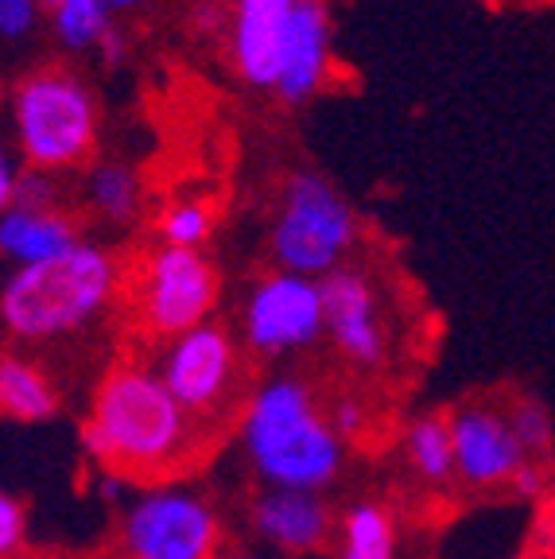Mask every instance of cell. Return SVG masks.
<instances>
[{"mask_svg": "<svg viewBox=\"0 0 555 559\" xmlns=\"http://www.w3.org/2000/svg\"><path fill=\"white\" fill-rule=\"evenodd\" d=\"M229 27V4H210V0H199L191 9V32L199 35H214L222 32L226 35Z\"/></svg>", "mask_w": 555, "mask_h": 559, "instance_id": "obj_30", "label": "cell"}, {"mask_svg": "<svg viewBox=\"0 0 555 559\" xmlns=\"http://www.w3.org/2000/svg\"><path fill=\"white\" fill-rule=\"evenodd\" d=\"M237 338L257 361H287L311 354L327 338L322 280L269 269L252 276L237 304Z\"/></svg>", "mask_w": 555, "mask_h": 559, "instance_id": "obj_8", "label": "cell"}, {"mask_svg": "<svg viewBox=\"0 0 555 559\" xmlns=\"http://www.w3.org/2000/svg\"><path fill=\"white\" fill-rule=\"evenodd\" d=\"M357 237H362V222H357L354 202L327 175L315 167H295L284 175L269 234H264L272 269L327 280L330 272L350 264Z\"/></svg>", "mask_w": 555, "mask_h": 559, "instance_id": "obj_5", "label": "cell"}, {"mask_svg": "<svg viewBox=\"0 0 555 559\" xmlns=\"http://www.w3.org/2000/svg\"><path fill=\"white\" fill-rule=\"evenodd\" d=\"M0 412L9 424H24V428L51 424L62 412V393L55 377L24 349H9L0 358Z\"/></svg>", "mask_w": 555, "mask_h": 559, "instance_id": "obj_16", "label": "cell"}, {"mask_svg": "<svg viewBox=\"0 0 555 559\" xmlns=\"http://www.w3.org/2000/svg\"><path fill=\"white\" fill-rule=\"evenodd\" d=\"M24 171H27V164L20 159V152L9 144V148L0 152V210L12 206V199H16V187H20V179H24Z\"/></svg>", "mask_w": 555, "mask_h": 559, "instance_id": "obj_29", "label": "cell"}, {"mask_svg": "<svg viewBox=\"0 0 555 559\" xmlns=\"http://www.w3.org/2000/svg\"><path fill=\"white\" fill-rule=\"evenodd\" d=\"M222 559H264V556H252V551H234V556H222Z\"/></svg>", "mask_w": 555, "mask_h": 559, "instance_id": "obj_33", "label": "cell"}, {"mask_svg": "<svg viewBox=\"0 0 555 559\" xmlns=\"http://www.w3.org/2000/svg\"><path fill=\"white\" fill-rule=\"evenodd\" d=\"M97 55H102L105 67H121V62L129 59V32H125L121 24H114L109 35L102 39V47H97Z\"/></svg>", "mask_w": 555, "mask_h": 559, "instance_id": "obj_31", "label": "cell"}, {"mask_svg": "<svg viewBox=\"0 0 555 559\" xmlns=\"http://www.w3.org/2000/svg\"><path fill=\"white\" fill-rule=\"evenodd\" d=\"M234 431L245 466L264 489L327 493L346 474L350 443L322 393L299 373H269L252 384Z\"/></svg>", "mask_w": 555, "mask_h": 559, "instance_id": "obj_2", "label": "cell"}, {"mask_svg": "<svg viewBox=\"0 0 555 559\" xmlns=\"http://www.w3.org/2000/svg\"><path fill=\"white\" fill-rule=\"evenodd\" d=\"M82 222L70 210H0V257L9 269H32L82 241Z\"/></svg>", "mask_w": 555, "mask_h": 559, "instance_id": "obj_15", "label": "cell"}, {"mask_svg": "<svg viewBox=\"0 0 555 559\" xmlns=\"http://www.w3.org/2000/svg\"><path fill=\"white\" fill-rule=\"evenodd\" d=\"M249 533L284 559H315L334 548L339 540V513L327 501V493L307 489H264L245 506Z\"/></svg>", "mask_w": 555, "mask_h": 559, "instance_id": "obj_13", "label": "cell"}, {"mask_svg": "<svg viewBox=\"0 0 555 559\" xmlns=\"http://www.w3.org/2000/svg\"><path fill=\"white\" fill-rule=\"evenodd\" d=\"M210 447V431L194 424L147 361H125L97 381L90 416L79 424V451L90 463L114 466L140 486L167 481Z\"/></svg>", "mask_w": 555, "mask_h": 559, "instance_id": "obj_1", "label": "cell"}, {"mask_svg": "<svg viewBox=\"0 0 555 559\" xmlns=\"http://www.w3.org/2000/svg\"><path fill=\"white\" fill-rule=\"evenodd\" d=\"M39 4H44V9H47V12H51V9H55V4H59V0H39Z\"/></svg>", "mask_w": 555, "mask_h": 559, "instance_id": "obj_34", "label": "cell"}, {"mask_svg": "<svg viewBox=\"0 0 555 559\" xmlns=\"http://www.w3.org/2000/svg\"><path fill=\"white\" fill-rule=\"evenodd\" d=\"M117 536L125 559H222L226 521L210 493L167 478L132 493Z\"/></svg>", "mask_w": 555, "mask_h": 559, "instance_id": "obj_7", "label": "cell"}, {"mask_svg": "<svg viewBox=\"0 0 555 559\" xmlns=\"http://www.w3.org/2000/svg\"><path fill=\"white\" fill-rule=\"evenodd\" d=\"M121 288V257L105 241L82 237L55 261L9 269L0 284V326L16 346H51L102 323Z\"/></svg>", "mask_w": 555, "mask_h": 559, "instance_id": "obj_3", "label": "cell"}, {"mask_svg": "<svg viewBox=\"0 0 555 559\" xmlns=\"http://www.w3.org/2000/svg\"><path fill=\"white\" fill-rule=\"evenodd\" d=\"M330 419H334V428L350 447L374 431V412H369V404L362 396H334L330 401Z\"/></svg>", "mask_w": 555, "mask_h": 559, "instance_id": "obj_24", "label": "cell"}, {"mask_svg": "<svg viewBox=\"0 0 555 559\" xmlns=\"http://www.w3.org/2000/svg\"><path fill=\"white\" fill-rule=\"evenodd\" d=\"M334 559H400V521L385 501L357 498L339 513Z\"/></svg>", "mask_w": 555, "mask_h": 559, "instance_id": "obj_19", "label": "cell"}, {"mask_svg": "<svg viewBox=\"0 0 555 559\" xmlns=\"http://www.w3.org/2000/svg\"><path fill=\"white\" fill-rule=\"evenodd\" d=\"M327 299V342L357 369H381L389 361V326H385L377 280L362 264H342L322 280Z\"/></svg>", "mask_w": 555, "mask_h": 559, "instance_id": "obj_12", "label": "cell"}, {"mask_svg": "<svg viewBox=\"0 0 555 559\" xmlns=\"http://www.w3.org/2000/svg\"><path fill=\"white\" fill-rule=\"evenodd\" d=\"M505 408H509L512 431H517V439L524 443V451L544 463L547 454H552V447H555L552 408H547L544 401H536V396H517V401H509Z\"/></svg>", "mask_w": 555, "mask_h": 559, "instance_id": "obj_22", "label": "cell"}, {"mask_svg": "<svg viewBox=\"0 0 555 559\" xmlns=\"http://www.w3.org/2000/svg\"><path fill=\"white\" fill-rule=\"evenodd\" d=\"M330 67H334V20H330L327 0H299L287 44L284 74H280L276 102L287 109H304L327 90Z\"/></svg>", "mask_w": 555, "mask_h": 559, "instance_id": "obj_14", "label": "cell"}, {"mask_svg": "<svg viewBox=\"0 0 555 559\" xmlns=\"http://www.w3.org/2000/svg\"><path fill=\"white\" fill-rule=\"evenodd\" d=\"M47 24L59 51L67 55H97L109 27L117 24V12L109 0H59L47 12Z\"/></svg>", "mask_w": 555, "mask_h": 559, "instance_id": "obj_20", "label": "cell"}, {"mask_svg": "<svg viewBox=\"0 0 555 559\" xmlns=\"http://www.w3.org/2000/svg\"><path fill=\"white\" fill-rule=\"evenodd\" d=\"M12 148L44 175L86 171L102 140V102L70 62H35L9 90Z\"/></svg>", "mask_w": 555, "mask_h": 559, "instance_id": "obj_4", "label": "cell"}, {"mask_svg": "<svg viewBox=\"0 0 555 559\" xmlns=\"http://www.w3.org/2000/svg\"><path fill=\"white\" fill-rule=\"evenodd\" d=\"M226 59L252 94H276L299 0H226Z\"/></svg>", "mask_w": 555, "mask_h": 559, "instance_id": "obj_11", "label": "cell"}, {"mask_svg": "<svg viewBox=\"0 0 555 559\" xmlns=\"http://www.w3.org/2000/svg\"><path fill=\"white\" fill-rule=\"evenodd\" d=\"M547 486H552V471H547L540 459H529V463L521 466V474L512 478V493L521 501H540L547 493Z\"/></svg>", "mask_w": 555, "mask_h": 559, "instance_id": "obj_28", "label": "cell"}, {"mask_svg": "<svg viewBox=\"0 0 555 559\" xmlns=\"http://www.w3.org/2000/svg\"><path fill=\"white\" fill-rule=\"evenodd\" d=\"M454 436V466H459V486L474 493H494L512 486L521 466L532 454L512 431L509 408L494 401H467L447 412Z\"/></svg>", "mask_w": 555, "mask_h": 559, "instance_id": "obj_10", "label": "cell"}, {"mask_svg": "<svg viewBox=\"0 0 555 559\" xmlns=\"http://www.w3.org/2000/svg\"><path fill=\"white\" fill-rule=\"evenodd\" d=\"M12 206H20V210H59V183H55V175H44V171H35V167H27L24 179H20V187H16Z\"/></svg>", "mask_w": 555, "mask_h": 559, "instance_id": "obj_26", "label": "cell"}, {"mask_svg": "<svg viewBox=\"0 0 555 559\" xmlns=\"http://www.w3.org/2000/svg\"><path fill=\"white\" fill-rule=\"evenodd\" d=\"M217 214L206 199H194V194H182L172 199L156 218L160 245H179V249H202V245L214 237Z\"/></svg>", "mask_w": 555, "mask_h": 559, "instance_id": "obj_21", "label": "cell"}, {"mask_svg": "<svg viewBox=\"0 0 555 559\" xmlns=\"http://www.w3.org/2000/svg\"><path fill=\"white\" fill-rule=\"evenodd\" d=\"M24 540H27V506L12 489H4L0 493V556L12 559Z\"/></svg>", "mask_w": 555, "mask_h": 559, "instance_id": "obj_25", "label": "cell"}, {"mask_svg": "<svg viewBox=\"0 0 555 559\" xmlns=\"http://www.w3.org/2000/svg\"><path fill=\"white\" fill-rule=\"evenodd\" d=\"M39 0H0V39L4 44H27L44 16Z\"/></svg>", "mask_w": 555, "mask_h": 559, "instance_id": "obj_23", "label": "cell"}, {"mask_svg": "<svg viewBox=\"0 0 555 559\" xmlns=\"http://www.w3.org/2000/svg\"><path fill=\"white\" fill-rule=\"evenodd\" d=\"M400 454L404 466L424 489H447L459 481V466H454V436L451 419L442 412H420L404 424L400 436Z\"/></svg>", "mask_w": 555, "mask_h": 559, "instance_id": "obj_18", "label": "cell"}, {"mask_svg": "<svg viewBox=\"0 0 555 559\" xmlns=\"http://www.w3.org/2000/svg\"><path fill=\"white\" fill-rule=\"evenodd\" d=\"M114 4V12L117 16H129V12H140V9H147L152 0H109Z\"/></svg>", "mask_w": 555, "mask_h": 559, "instance_id": "obj_32", "label": "cell"}, {"mask_svg": "<svg viewBox=\"0 0 555 559\" xmlns=\"http://www.w3.org/2000/svg\"><path fill=\"white\" fill-rule=\"evenodd\" d=\"M79 194L90 214L105 226H132L144 210V179L129 159H94L82 171Z\"/></svg>", "mask_w": 555, "mask_h": 559, "instance_id": "obj_17", "label": "cell"}, {"mask_svg": "<svg viewBox=\"0 0 555 559\" xmlns=\"http://www.w3.org/2000/svg\"><path fill=\"white\" fill-rule=\"evenodd\" d=\"M152 366L164 377L175 401L206 431L237 424L252 393L241 338L234 326L217 323V319L164 342Z\"/></svg>", "mask_w": 555, "mask_h": 559, "instance_id": "obj_6", "label": "cell"}, {"mask_svg": "<svg viewBox=\"0 0 555 559\" xmlns=\"http://www.w3.org/2000/svg\"><path fill=\"white\" fill-rule=\"evenodd\" d=\"M132 489H140V481H132L129 474L114 471V466H97L94 471V493L105 506H129Z\"/></svg>", "mask_w": 555, "mask_h": 559, "instance_id": "obj_27", "label": "cell"}, {"mask_svg": "<svg viewBox=\"0 0 555 559\" xmlns=\"http://www.w3.org/2000/svg\"><path fill=\"white\" fill-rule=\"evenodd\" d=\"M222 299V272L202 249L156 245L132 272V311L152 338L172 342L210 323Z\"/></svg>", "mask_w": 555, "mask_h": 559, "instance_id": "obj_9", "label": "cell"}]
</instances>
